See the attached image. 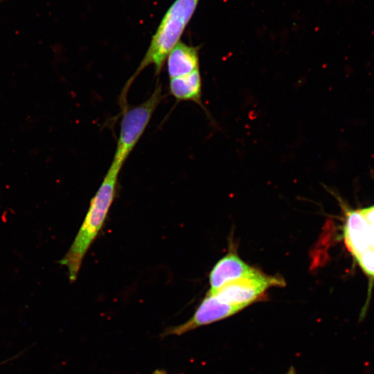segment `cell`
<instances>
[{
    "mask_svg": "<svg viewBox=\"0 0 374 374\" xmlns=\"http://www.w3.org/2000/svg\"><path fill=\"white\" fill-rule=\"evenodd\" d=\"M199 0H175L169 7L152 37L146 53L138 68L127 81L120 97L121 107L127 105L126 96L131 84L140 73L150 65L159 75L166 60L180 42V38L192 18Z\"/></svg>",
    "mask_w": 374,
    "mask_h": 374,
    "instance_id": "6da1fadb",
    "label": "cell"
},
{
    "mask_svg": "<svg viewBox=\"0 0 374 374\" xmlns=\"http://www.w3.org/2000/svg\"><path fill=\"white\" fill-rule=\"evenodd\" d=\"M121 170L110 166L96 194L91 201L86 217L66 254L60 261L69 272V280L74 282L83 258L97 237L116 194Z\"/></svg>",
    "mask_w": 374,
    "mask_h": 374,
    "instance_id": "7a4b0ae2",
    "label": "cell"
},
{
    "mask_svg": "<svg viewBox=\"0 0 374 374\" xmlns=\"http://www.w3.org/2000/svg\"><path fill=\"white\" fill-rule=\"evenodd\" d=\"M163 98L162 87L158 84L146 100L122 112L119 135L110 166L121 170Z\"/></svg>",
    "mask_w": 374,
    "mask_h": 374,
    "instance_id": "3957f363",
    "label": "cell"
},
{
    "mask_svg": "<svg viewBox=\"0 0 374 374\" xmlns=\"http://www.w3.org/2000/svg\"><path fill=\"white\" fill-rule=\"evenodd\" d=\"M284 280L278 277L267 275L256 270L249 275L228 283L213 292L219 300L242 309L259 301L266 291L273 286H283Z\"/></svg>",
    "mask_w": 374,
    "mask_h": 374,
    "instance_id": "277c9868",
    "label": "cell"
},
{
    "mask_svg": "<svg viewBox=\"0 0 374 374\" xmlns=\"http://www.w3.org/2000/svg\"><path fill=\"white\" fill-rule=\"evenodd\" d=\"M242 310V308L222 302L213 294L207 292L188 321L166 329L162 336L181 335L199 327L228 318Z\"/></svg>",
    "mask_w": 374,
    "mask_h": 374,
    "instance_id": "5b68a950",
    "label": "cell"
},
{
    "mask_svg": "<svg viewBox=\"0 0 374 374\" xmlns=\"http://www.w3.org/2000/svg\"><path fill=\"white\" fill-rule=\"evenodd\" d=\"M256 268L244 262L237 253L231 251L222 258L212 269L209 292H213L225 284L238 280L253 272Z\"/></svg>",
    "mask_w": 374,
    "mask_h": 374,
    "instance_id": "8992f818",
    "label": "cell"
},
{
    "mask_svg": "<svg viewBox=\"0 0 374 374\" xmlns=\"http://www.w3.org/2000/svg\"><path fill=\"white\" fill-rule=\"evenodd\" d=\"M199 46H190L180 41L166 58L169 78L187 75L199 69Z\"/></svg>",
    "mask_w": 374,
    "mask_h": 374,
    "instance_id": "52a82bcc",
    "label": "cell"
},
{
    "mask_svg": "<svg viewBox=\"0 0 374 374\" xmlns=\"http://www.w3.org/2000/svg\"><path fill=\"white\" fill-rule=\"evenodd\" d=\"M369 224L359 211H349L344 226V240L348 250L357 258L368 246Z\"/></svg>",
    "mask_w": 374,
    "mask_h": 374,
    "instance_id": "ba28073f",
    "label": "cell"
},
{
    "mask_svg": "<svg viewBox=\"0 0 374 374\" xmlns=\"http://www.w3.org/2000/svg\"><path fill=\"white\" fill-rule=\"evenodd\" d=\"M169 92L177 101H192L203 107L202 78L197 69L189 74L170 78Z\"/></svg>",
    "mask_w": 374,
    "mask_h": 374,
    "instance_id": "9c48e42d",
    "label": "cell"
},
{
    "mask_svg": "<svg viewBox=\"0 0 374 374\" xmlns=\"http://www.w3.org/2000/svg\"><path fill=\"white\" fill-rule=\"evenodd\" d=\"M356 259L364 272L371 278H374V251L366 250Z\"/></svg>",
    "mask_w": 374,
    "mask_h": 374,
    "instance_id": "30bf717a",
    "label": "cell"
},
{
    "mask_svg": "<svg viewBox=\"0 0 374 374\" xmlns=\"http://www.w3.org/2000/svg\"><path fill=\"white\" fill-rule=\"evenodd\" d=\"M360 211L368 222L374 224V206L362 209Z\"/></svg>",
    "mask_w": 374,
    "mask_h": 374,
    "instance_id": "8fae6325",
    "label": "cell"
},
{
    "mask_svg": "<svg viewBox=\"0 0 374 374\" xmlns=\"http://www.w3.org/2000/svg\"><path fill=\"white\" fill-rule=\"evenodd\" d=\"M153 374H168L167 371L163 369H156Z\"/></svg>",
    "mask_w": 374,
    "mask_h": 374,
    "instance_id": "7c38bea8",
    "label": "cell"
},
{
    "mask_svg": "<svg viewBox=\"0 0 374 374\" xmlns=\"http://www.w3.org/2000/svg\"><path fill=\"white\" fill-rule=\"evenodd\" d=\"M285 374H296L294 367L290 366L288 371Z\"/></svg>",
    "mask_w": 374,
    "mask_h": 374,
    "instance_id": "4fadbf2b",
    "label": "cell"
}]
</instances>
